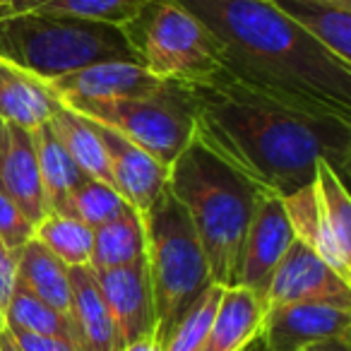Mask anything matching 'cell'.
<instances>
[{"mask_svg":"<svg viewBox=\"0 0 351 351\" xmlns=\"http://www.w3.org/2000/svg\"><path fill=\"white\" fill-rule=\"evenodd\" d=\"M181 87L191 99L195 135L265 193L287 197L308 186L317 161L349 176L351 121L303 111L224 68Z\"/></svg>","mask_w":351,"mask_h":351,"instance_id":"cell-1","label":"cell"},{"mask_svg":"<svg viewBox=\"0 0 351 351\" xmlns=\"http://www.w3.org/2000/svg\"><path fill=\"white\" fill-rule=\"evenodd\" d=\"M217 39L221 68L311 113L351 121V63L339 60L272 0H176Z\"/></svg>","mask_w":351,"mask_h":351,"instance_id":"cell-2","label":"cell"},{"mask_svg":"<svg viewBox=\"0 0 351 351\" xmlns=\"http://www.w3.org/2000/svg\"><path fill=\"white\" fill-rule=\"evenodd\" d=\"M166 188L195 226L212 282L224 289L236 287L241 248L265 191L197 135L169 164Z\"/></svg>","mask_w":351,"mask_h":351,"instance_id":"cell-3","label":"cell"},{"mask_svg":"<svg viewBox=\"0 0 351 351\" xmlns=\"http://www.w3.org/2000/svg\"><path fill=\"white\" fill-rule=\"evenodd\" d=\"M0 60L36 80L137 56L121 27L49 12H0Z\"/></svg>","mask_w":351,"mask_h":351,"instance_id":"cell-4","label":"cell"},{"mask_svg":"<svg viewBox=\"0 0 351 351\" xmlns=\"http://www.w3.org/2000/svg\"><path fill=\"white\" fill-rule=\"evenodd\" d=\"M142 221L145 265L156 313L154 335L164 346L181 317L215 282L195 226L169 188L142 215Z\"/></svg>","mask_w":351,"mask_h":351,"instance_id":"cell-5","label":"cell"},{"mask_svg":"<svg viewBox=\"0 0 351 351\" xmlns=\"http://www.w3.org/2000/svg\"><path fill=\"white\" fill-rule=\"evenodd\" d=\"M123 32L137 63L166 82H200L221 68L212 32L176 0H149Z\"/></svg>","mask_w":351,"mask_h":351,"instance_id":"cell-6","label":"cell"},{"mask_svg":"<svg viewBox=\"0 0 351 351\" xmlns=\"http://www.w3.org/2000/svg\"><path fill=\"white\" fill-rule=\"evenodd\" d=\"M58 101V99H56ZM75 113L111 128L166 166L195 135V118L186 89L171 82L164 92L113 101H60Z\"/></svg>","mask_w":351,"mask_h":351,"instance_id":"cell-7","label":"cell"},{"mask_svg":"<svg viewBox=\"0 0 351 351\" xmlns=\"http://www.w3.org/2000/svg\"><path fill=\"white\" fill-rule=\"evenodd\" d=\"M58 101H113L159 94L171 82L152 75L145 65L130 60H106L80 68L56 80H39Z\"/></svg>","mask_w":351,"mask_h":351,"instance_id":"cell-8","label":"cell"},{"mask_svg":"<svg viewBox=\"0 0 351 351\" xmlns=\"http://www.w3.org/2000/svg\"><path fill=\"white\" fill-rule=\"evenodd\" d=\"M332 337H351V308L327 301H298L269 306L260 351H301Z\"/></svg>","mask_w":351,"mask_h":351,"instance_id":"cell-9","label":"cell"},{"mask_svg":"<svg viewBox=\"0 0 351 351\" xmlns=\"http://www.w3.org/2000/svg\"><path fill=\"white\" fill-rule=\"evenodd\" d=\"M293 241L296 236L289 224L284 200L274 193H265L255 207L253 221H250L243 248H241L236 287L250 289L265 296L272 272L282 263L284 253Z\"/></svg>","mask_w":351,"mask_h":351,"instance_id":"cell-10","label":"cell"},{"mask_svg":"<svg viewBox=\"0 0 351 351\" xmlns=\"http://www.w3.org/2000/svg\"><path fill=\"white\" fill-rule=\"evenodd\" d=\"M265 301L267 306L327 301L351 308V282L341 279L320 255L296 239L272 272Z\"/></svg>","mask_w":351,"mask_h":351,"instance_id":"cell-11","label":"cell"},{"mask_svg":"<svg viewBox=\"0 0 351 351\" xmlns=\"http://www.w3.org/2000/svg\"><path fill=\"white\" fill-rule=\"evenodd\" d=\"M94 274H97L99 289H101V296L111 313L113 327H116L118 349L123 351L140 337L154 335L156 313L145 258Z\"/></svg>","mask_w":351,"mask_h":351,"instance_id":"cell-12","label":"cell"},{"mask_svg":"<svg viewBox=\"0 0 351 351\" xmlns=\"http://www.w3.org/2000/svg\"><path fill=\"white\" fill-rule=\"evenodd\" d=\"M89 121V118H87ZM101 135L108 152V166H111V186L118 195L128 202L135 212L145 215L159 195L166 191L169 181V166L137 147L135 142L125 140L123 135L113 132L111 128H104L94 123Z\"/></svg>","mask_w":351,"mask_h":351,"instance_id":"cell-13","label":"cell"},{"mask_svg":"<svg viewBox=\"0 0 351 351\" xmlns=\"http://www.w3.org/2000/svg\"><path fill=\"white\" fill-rule=\"evenodd\" d=\"M0 191L20 207L34 226L49 215L34 137L32 130L12 123H5V140L0 147Z\"/></svg>","mask_w":351,"mask_h":351,"instance_id":"cell-14","label":"cell"},{"mask_svg":"<svg viewBox=\"0 0 351 351\" xmlns=\"http://www.w3.org/2000/svg\"><path fill=\"white\" fill-rule=\"evenodd\" d=\"M267 308L265 296L250 289H224L202 351H260Z\"/></svg>","mask_w":351,"mask_h":351,"instance_id":"cell-15","label":"cell"},{"mask_svg":"<svg viewBox=\"0 0 351 351\" xmlns=\"http://www.w3.org/2000/svg\"><path fill=\"white\" fill-rule=\"evenodd\" d=\"M70 317L77 332V351H121L111 313L101 296L97 274L89 265L70 267Z\"/></svg>","mask_w":351,"mask_h":351,"instance_id":"cell-16","label":"cell"},{"mask_svg":"<svg viewBox=\"0 0 351 351\" xmlns=\"http://www.w3.org/2000/svg\"><path fill=\"white\" fill-rule=\"evenodd\" d=\"M274 8L339 60L351 63V8L330 0H272Z\"/></svg>","mask_w":351,"mask_h":351,"instance_id":"cell-17","label":"cell"},{"mask_svg":"<svg viewBox=\"0 0 351 351\" xmlns=\"http://www.w3.org/2000/svg\"><path fill=\"white\" fill-rule=\"evenodd\" d=\"M17 282L56 311L70 315L73 308L70 267L36 239L27 241L17 250Z\"/></svg>","mask_w":351,"mask_h":351,"instance_id":"cell-18","label":"cell"},{"mask_svg":"<svg viewBox=\"0 0 351 351\" xmlns=\"http://www.w3.org/2000/svg\"><path fill=\"white\" fill-rule=\"evenodd\" d=\"M51 125H53L58 140L63 142V147L68 149V154L73 156V161L80 166V171H82L87 178L104 181L111 186L108 152H106V145H104L101 135H99L97 125L60 101L53 104Z\"/></svg>","mask_w":351,"mask_h":351,"instance_id":"cell-19","label":"cell"},{"mask_svg":"<svg viewBox=\"0 0 351 351\" xmlns=\"http://www.w3.org/2000/svg\"><path fill=\"white\" fill-rule=\"evenodd\" d=\"M53 97L32 75L0 60V118L12 125L34 130L51 121Z\"/></svg>","mask_w":351,"mask_h":351,"instance_id":"cell-20","label":"cell"},{"mask_svg":"<svg viewBox=\"0 0 351 351\" xmlns=\"http://www.w3.org/2000/svg\"><path fill=\"white\" fill-rule=\"evenodd\" d=\"M32 137H34V152H36V161H39V173H41V183H44L49 212H63L70 193L87 176L80 171V166L68 154L63 142L58 140L51 121L34 128Z\"/></svg>","mask_w":351,"mask_h":351,"instance_id":"cell-21","label":"cell"},{"mask_svg":"<svg viewBox=\"0 0 351 351\" xmlns=\"http://www.w3.org/2000/svg\"><path fill=\"white\" fill-rule=\"evenodd\" d=\"M145 258V221L135 210H128L118 219L94 229L89 267L94 272L123 267Z\"/></svg>","mask_w":351,"mask_h":351,"instance_id":"cell-22","label":"cell"},{"mask_svg":"<svg viewBox=\"0 0 351 351\" xmlns=\"http://www.w3.org/2000/svg\"><path fill=\"white\" fill-rule=\"evenodd\" d=\"M5 327L10 335H44V337H58L65 339L77 349V332H75L73 317L65 313L56 311L53 306L36 298L27 287L20 282L15 284L10 308H8Z\"/></svg>","mask_w":351,"mask_h":351,"instance_id":"cell-23","label":"cell"},{"mask_svg":"<svg viewBox=\"0 0 351 351\" xmlns=\"http://www.w3.org/2000/svg\"><path fill=\"white\" fill-rule=\"evenodd\" d=\"M313 186L327 234L332 236L337 248L351 258V197L346 181L327 161H317Z\"/></svg>","mask_w":351,"mask_h":351,"instance_id":"cell-24","label":"cell"},{"mask_svg":"<svg viewBox=\"0 0 351 351\" xmlns=\"http://www.w3.org/2000/svg\"><path fill=\"white\" fill-rule=\"evenodd\" d=\"M34 239L44 243L58 260L68 267L89 265L94 243V229L82 224L80 219L58 212H49L39 224L34 226Z\"/></svg>","mask_w":351,"mask_h":351,"instance_id":"cell-25","label":"cell"},{"mask_svg":"<svg viewBox=\"0 0 351 351\" xmlns=\"http://www.w3.org/2000/svg\"><path fill=\"white\" fill-rule=\"evenodd\" d=\"M132 210L113 186L104 181H94V178H84L73 193H70L68 202H65L63 212L58 215H68L87 224L89 229H99V226L108 224V221L118 219Z\"/></svg>","mask_w":351,"mask_h":351,"instance_id":"cell-26","label":"cell"},{"mask_svg":"<svg viewBox=\"0 0 351 351\" xmlns=\"http://www.w3.org/2000/svg\"><path fill=\"white\" fill-rule=\"evenodd\" d=\"M149 0H46L39 12L49 15H68L87 22H101L111 27H125L145 10Z\"/></svg>","mask_w":351,"mask_h":351,"instance_id":"cell-27","label":"cell"},{"mask_svg":"<svg viewBox=\"0 0 351 351\" xmlns=\"http://www.w3.org/2000/svg\"><path fill=\"white\" fill-rule=\"evenodd\" d=\"M221 293L224 287L212 284L200 298L191 306V311L181 317V322L176 325V330L169 335V339L164 341L161 351H202L210 332L212 317H215L217 308H219Z\"/></svg>","mask_w":351,"mask_h":351,"instance_id":"cell-28","label":"cell"},{"mask_svg":"<svg viewBox=\"0 0 351 351\" xmlns=\"http://www.w3.org/2000/svg\"><path fill=\"white\" fill-rule=\"evenodd\" d=\"M32 239H34V224L0 191V243H5L12 250H20Z\"/></svg>","mask_w":351,"mask_h":351,"instance_id":"cell-29","label":"cell"},{"mask_svg":"<svg viewBox=\"0 0 351 351\" xmlns=\"http://www.w3.org/2000/svg\"><path fill=\"white\" fill-rule=\"evenodd\" d=\"M17 284V250L0 243V332H5V317Z\"/></svg>","mask_w":351,"mask_h":351,"instance_id":"cell-30","label":"cell"},{"mask_svg":"<svg viewBox=\"0 0 351 351\" xmlns=\"http://www.w3.org/2000/svg\"><path fill=\"white\" fill-rule=\"evenodd\" d=\"M10 332V330H8ZM20 351H77L70 341L58 339V337H44V335H12Z\"/></svg>","mask_w":351,"mask_h":351,"instance_id":"cell-31","label":"cell"},{"mask_svg":"<svg viewBox=\"0 0 351 351\" xmlns=\"http://www.w3.org/2000/svg\"><path fill=\"white\" fill-rule=\"evenodd\" d=\"M301 351H351V337H332V339H320L315 344L303 346Z\"/></svg>","mask_w":351,"mask_h":351,"instance_id":"cell-32","label":"cell"},{"mask_svg":"<svg viewBox=\"0 0 351 351\" xmlns=\"http://www.w3.org/2000/svg\"><path fill=\"white\" fill-rule=\"evenodd\" d=\"M164 346H161V341L156 339V335H147V337H140V339H135L132 344H128L123 351H161Z\"/></svg>","mask_w":351,"mask_h":351,"instance_id":"cell-33","label":"cell"},{"mask_svg":"<svg viewBox=\"0 0 351 351\" xmlns=\"http://www.w3.org/2000/svg\"><path fill=\"white\" fill-rule=\"evenodd\" d=\"M46 0H12L8 10L3 12H29V10H36L39 5H44Z\"/></svg>","mask_w":351,"mask_h":351,"instance_id":"cell-34","label":"cell"},{"mask_svg":"<svg viewBox=\"0 0 351 351\" xmlns=\"http://www.w3.org/2000/svg\"><path fill=\"white\" fill-rule=\"evenodd\" d=\"M0 351H20L15 344V337L10 335V332H0Z\"/></svg>","mask_w":351,"mask_h":351,"instance_id":"cell-35","label":"cell"},{"mask_svg":"<svg viewBox=\"0 0 351 351\" xmlns=\"http://www.w3.org/2000/svg\"><path fill=\"white\" fill-rule=\"evenodd\" d=\"M3 140H5V121L0 118V147H3Z\"/></svg>","mask_w":351,"mask_h":351,"instance_id":"cell-36","label":"cell"},{"mask_svg":"<svg viewBox=\"0 0 351 351\" xmlns=\"http://www.w3.org/2000/svg\"><path fill=\"white\" fill-rule=\"evenodd\" d=\"M10 3H12V0H0V12L8 10V5H10Z\"/></svg>","mask_w":351,"mask_h":351,"instance_id":"cell-37","label":"cell"},{"mask_svg":"<svg viewBox=\"0 0 351 351\" xmlns=\"http://www.w3.org/2000/svg\"><path fill=\"white\" fill-rule=\"evenodd\" d=\"M330 3H339V5H349L351 8V0H330Z\"/></svg>","mask_w":351,"mask_h":351,"instance_id":"cell-38","label":"cell"}]
</instances>
